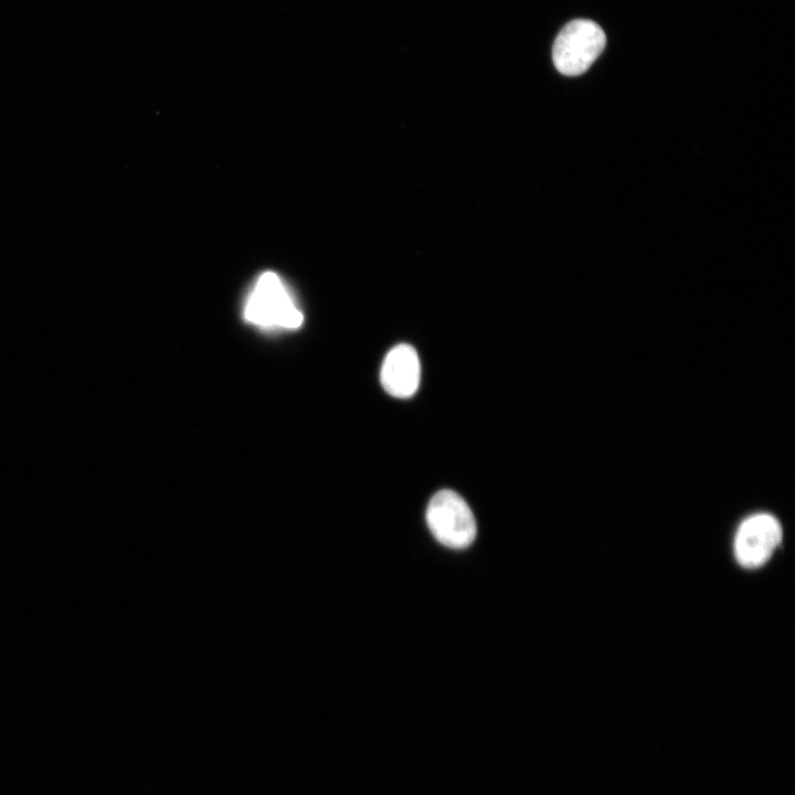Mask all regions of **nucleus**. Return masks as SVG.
I'll return each mask as SVG.
<instances>
[{
	"instance_id": "1",
	"label": "nucleus",
	"mask_w": 795,
	"mask_h": 795,
	"mask_svg": "<svg viewBox=\"0 0 795 795\" xmlns=\"http://www.w3.org/2000/svg\"><path fill=\"white\" fill-rule=\"evenodd\" d=\"M243 316L248 324L266 330L296 329L304 320L290 292L273 272L257 277L245 300Z\"/></svg>"
},
{
	"instance_id": "2",
	"label": "nucleus",
	"mask_w": 795,
	"mask_h": 795,
	"mask_svg": "<svg viewBox=\"0 0 795 795\" xmlns=\"http://www.w3.org/2000/svg\"><path fill=\"white\" fill-rule=\"evenodd\" d=\"M605 43V33L598 24L585 19L573 20L563 26L554 41V66L563 75H580L600 56Z\"/></svg>"
},
{
	"instance_id": "3",
	"label": "nucleus",
	"mask_w": 795,
	"mask_h": 795,
	"mask_svg": "<svg viewBox=\"0 0 795 795\" xmlns=\"http://www.w3.org/2000/svg\"><path fill=\"white\" fill-rule=\"evenodd\" d=\"M426 522L436 540L448 548H467L476 538V520L469 506L451 489L439 490L431 498Z\"/></svg>"
},
{
	"instance_id": "4",
	"label": "nucleus",
	"mask_w": 795,
	"mask_h": 795,
	"mask_svg": "<svg viewBox=\"0 0 795 795\" xmlns=\"http://www.w3.org/2000/svg\"><path fill=\"white\" fill-rule=\"evenodd\" d=\"M782 541L778 520L768 513L753 515L740 524L734 539L738 562L748 569L763 565Z\"/></svg>"
},
{
	"instance_id": "5",
	"label": "nucleus",
	"mask_w": 795,
	"mask_h": 795,
	"mask_svg": "<svg viewBox=\"0 0 795 795\" xmlns=\"http://www.w3.org/2000/svg\"><path fill=\"white\" fill-rule=\"evenodd\" d=\"M420 379V359L412 346L400 343L386 353L380 381L390 395L402 399L412 396L418 388Z\"/></svg>"
}]
</instances>
